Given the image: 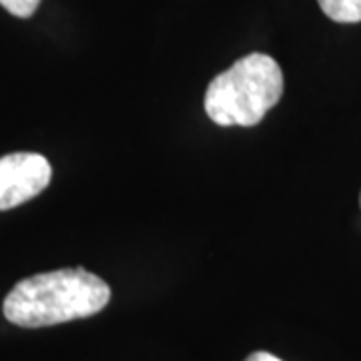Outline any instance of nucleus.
Masks as SVG:
<instances>
[{"mask_svg": "<svg viewBox=\"0 0 361 361\" xmlns=\"http://www.w3.org/2000/svg\"><path fill=\"white\" fill-rule=\"evenodd\" d=\"M109 301L106 281L82 267H68L18 281L4 299L2 311L14 325L35 329L97 315Z\"/></svg>", "mask_w": 361, "mask_h": 361, "instance_id": "1", "label": "nucleus"}, {"mask_svg": "<svg viewBox=\"0 0 361 361\" xmlns=\"http://www.w3.org/2000/svg\"><path fill=\"white\" fill-rule=\"evenodd\" d=\"M279 63L263 52H251L209 82L207 116L219 127H255L283 94Z\"/></svg>", "mask_w": 361, "mask_h": 361, "instance_id": "2", "label": "nucleus"}, {"mask_svg": "<svg viewBox=\"0 0 361 361\" xmlns=\"http://www.w3.org/2000/svg\"><path fill=\"white\" fill-rule=\"evenodd\" d=\"M52 169L39 153L0 157V211H8L35 199L51 183Z\"/></svg>", "mask_w": 361, "mask_h": 361, "instance_id": "3", "label": "nucleus"}, {"mask_svg": "<svg viewBox=\"0 0 361 361\" xmlns=\"http://www.w3.org/2000/svg\"><path fill=\"white\" fill-rule=\"evenodd\" d=\"M325 16L341 25L361 23V0H317Z\"/></svg>", "mask_w": 361, "mask_h": 361, "instance_id": "4", "label": "nucleus"}, {"mask_svg": "<svg viewBox=\"0 0 361 361\" xmlns=\"http://www.w3.org/2000/svg\"><path fill=\"white\" fill-rule=\"evenodd\" d=\"M0 4L18 18H28L37 13L40 0H0Z\"/></svg>", "mask_w": 361, "mask_h": 361, "instance_id": "5", "label": "nucleus"}, {"mask_svg": "<svg viewBox=\"0 0 361 361\" xmlns=\"http://www.w3.org/2000/svg\"><path fill=\"white\" fill-rule=\"evenodd\" d=\"M245 361H281L279 357H275V355H271L267 351H255V353H251Z\"/></svg>", "mask_w": 361, "mask_h": 361, "instance_id": "6", "label": "nucleus"}, {"mask_svg": "<svg viewBox=\"0 0 361 361\" xmlns=\"http://www.w3.org/2000/svg\"><path fill=\"white\" fill-rule=\"evenodd\" d=\"M360 205H361V195H360Z\"/></svg>", "mask_w": 361, "mask_h": 361, "instance_id": "7", "label": "nucleus"}]
</instances>
